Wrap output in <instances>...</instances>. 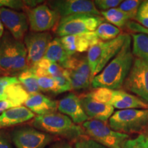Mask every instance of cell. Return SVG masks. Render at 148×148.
<instances>
[{"label": "cell", "instance_id": "34", "mask_svg": "<svg viewBox=\"0 0 148 148\" xmlns=\"http://www.w3.org/2000/svg\"><path fill=\"white\" fill-rule=\"evenodd\" d=\"M20 83L18 77L15 76L3 75L0 76V101L4 99V92L7 86L9 85Z\"/></svg>", "mask_w": 148, "mask_h": 148}, {"label": "cell", "instance_id": "16", "mask_svg": "<svg viewBox=\"0 0 148 148\" xmlns=\"http://www.w3.org/2000/svg\"><path fill=\"white\" fill-rule=\"evenodd\" d=\"M35 117V114L24 106L12 108L0 114V130L21 124Z\"/></svg>", "mask_w": 148, "mask_h": 148}, {"label": "cell", "instance_id": "30", "mask_svg": "<svg viewBox=\"0 0 148 148\" xmlns=\"http://www.w3.org/2000/svg\"><path fill=\"white\" fill-rule=\"evenodd\" d=\"M38 84L40 91L51 92L57 94V85L51 77L43 76L38 77Z\"/></svg>", "mask_w": 148, "mask_h": 148}, {"label": "cell", "instance_id": "39", "mask_svg": "<svg viewBox=\"0 0 148 148\" xmlns=\"http://www.w3.org/2000/svg\"><path fill=\"white\" fill-rule=\"evenodd\" d=\"M49 148H73L67 140H58L53 143Z\"/></svg>", "mask_w": 148, "mask_h": 148}, {"label": "cell", "instance_id": "11", "mask_svg": "<svg viewBox=\"0 0 148 148\" xmlns=\"http://www.w3.org/2000/svg\"><path fill=\"white\" fill-rule=\"evenodd\" d=\"M52 40L49 32H29L24 37L29 67L34 66L43 58L49 42Z\"/></svg>", "mask_w": 148, "mask_h": 148}, {"label": "cell", "instance_id": "29", "mask_svg": "<svg viewBox=\"0 0 148 148\" xmlns=\"http://www.w3.org/2000/svg\"><path fill=\"white\" fill-rule=\"evenodd\" d=\"M141 1L138 0H126V1H122L121 4L119 5V8L120 10L128 14L131 19H135L138 7Z\"/></svg>", "mask_w": 148, "mask_h": 148}, {"label": "cell", "instance_id": "18", "mask_svg": "<svg viewBox=\"0 0 148 148\" xmlns=\"http://www.w3.org/2000/svg\"><path fill=\"white\" fill-rule=\"evenodd\" d=\"M110 104L119 110L148 109V103L121 90H113Z\"/></svg>", "mask_w": 148, "mask_h": 148}, {"label": "cell", "instance_id": "15", "mask_svg": "<svg viewBox=\"0 0 148 148\" xmlns=\"http://www.w3.org/2000/svg\"><path fill=\"white\" fill-rule=\"evenodd\" d=\"M80 98L82 108L88 117L102 122H106L114 113V107L108 103L99 102L92 99L88 94Z\"/></svg>", "mask_w": 148, "mask_h": 148}, {"label": "cell", "instance_id": "10", "mask_svg": "<svg viewBox=\"0 0 148 148\" xmlns=\"http://www.w3.org/2000/svg\"><path fill=\"white\" fill-rule=\"evenodd\" d=\"M47 4L61 18L73 14H90L99 16L101 14L94 1L88 0H55L47 1Z\"/></svg>", "mask_w": 148, "mask_h": 148}, {"label": "cell", "instance_id": "6", "mask_svg": "<svg viewBox=\"0 0 148 148\" xmlns=\"http://www.w3.org/2000/svg\"><path fill=\"white\" fill-rule=\"evenodd\" d=\"M82 125L88 137L107 148H123L129 138V135L116 132L98 120H88Z\"/></svg>", "mask_w": 148, "mask_h": 148}, {"label": "cell", "instance_id": "36", "mask_svg": "<svg viewBox=\"0 0 148 148\" xmlns=\"http://www.w3.org/2000/svg\"><path fill=\"white\" fill-rule=\"evenodd\" d=\"M121 0H96L94 1L96 8L102 11H106L110 9L114 8L121 4Z\"/></svg>", "mask_w": 148, "mask_h": 148}, {"label": "cell", "instance_id": "40", "mask_svg": "<svg viewBox=\"0 0 148 148\" xmlns=\"http://www.w3.org/2000/svg\"><path fill=\"white\" fill-rule=\"evenodd\" d=\"M12 108H13V106L10 103V101L7 100V99L0 101V114Z\"/></svg>", "mask_w": 148, "mask_h": 148}, {"label": "cell", "instance_id": "2", "mask_svg": "<svg viewBox=\"0 0 148 148\" xmlns=\"http://www.w3.org/2000/svg\"><path fill=\"white\" fill-rule=\"evenodd\" d=\"M32 125L42 132L71 141H76L79 138L87 136L82 127L75 124L69 116L60 112L35 116Z\"/></svg>", "mask_w": 148, "mask_h": 148}, {"label": "cell", "instance_id": "3", "mask_svg": "<svg viewBox=\"0 0 148 148\" xmlns=\"http://www.w3.org/2000/svg\"><path fill=\"white\" fill-rule=\"evenodd\" d=\"M127 34H119L108 41L100 40L88 50L87 62L90 70V81L103 69L119 52L126 39Z\"/></svg>", "mask_w": 148, "mask_h": 148}, {"label": "cell", "instance_id": "35", "mask_svg": "<svg viewBox=\"0 0 148 148\" xmlns=\"http://www.w3.org/2000/svg\"><path fill=\"white\" fill-rule=\"evenodd\" d=\"M0 8L10 10H26L27 7L23 1L21 0H0Z\"/></svg>", "mask_w": 148, "mask_h": 148}, {"label": "cell", "instance_id": "33", "mask_svg": "<svg viewBox=\"0 0 148 148\" xmlns=\"http://www.w3.org/2000/svg\"><path fill=\"white\" fill-rule=\"evenodd\" d=\"M75 148H107L92 140L88 136L79 138L75 143Z\"/></svg>", "mask_w": 148, "mask_h": 148}, {"label": "cell", "instance_id": "28", "mask_svg": "<svg viewBox=\"0 0 148 148\" xmlns=\"http://www.w3.org/2000/svg\"><path fill=\"white\" fill-rule=\"evenodd\" d=\"M57 85V94L72 90L71 81H70L69 72L64 69V71L57 77H54Z\"/></svg>", "mask_w": 148, "mask_h": 148}, {"label": "cell", "instance_id": "19", "mask_svg": "<svg viewBox=\"0 0 148 148\" xmlns=\"http://www.w3.org/2000/svg\"><path fill=\"white\" fill-rule=\"evenodd\" d=\"M15 38L8 31L3 33L0 39V69L10 75L14 56V43Z\"/></svg>", "mask_w": 148, "mask_h": 148}, {"label": "cell", "instance_id": "12", "mask_svg": "<svg viewBox=\"0 0 148 148\" xmlns=\"http://www.w3.org/2000/svg\"><path fill=\"white\" fill-rule=\"evenodd\" d=\"M0 18L14 38L21 41L28 28L26 14L10 9L0 8Z\"/></svg>", "mask_w": 148, "mask_h": 148}, {"label": "cell", "instance_id": "41", "mask_svg": "<svg viewBox=\"0 0 148 148\" xmlns=\"http://www.w3.org/2000/svg\"><path fill=\"white\" fill-rule=\"evenodd\" d=\"M23 1L27 9L35 8V7L38 6L39 3L43 2V1H39V0H25Z\"/></svg>", "mask_w": 148, "mask_h": 148}, {"label": "cell", "instance_id": "20", "mask_svg": "<svg viewBox=\"0 0 148 148\" xmlns=\"http://www.w3.org/2000/svg\"><path fill=\"white\" fill-rule=\"evenodd\" d=\"M71 56L62 45L60 38H55L49 42L43 58L64 68Z\"/></svg>", "mask_w": 148, "mask_h": 148}, {"label": "cell", "instance_id": "23", "mask_svg": "<svg viewBox=\"0 0 148 148\" xmlns=\"http://www.w3.org/2000/svg\"><path fill=\"white\" fill-rule=\"evenodd\" d=\"M18 79L29 95L39 93L40 90L38 84V77L30 68L20 73L18 76Z\"/></svg>", "mask_w": 148, "mask_h": 148}, {"label": "cell", "instance_id": "37", "mask_svg": "<svg viewBox=\"0 0 148 148\" xmlns=\"http://www.w3.org/2000/svg\"><path fill=\"white\" fill-rule=\"evenodd\" d=\"M126 26L130 30L132 31V32L136 33H142V34L148 35V29L141 26L140 24L136 23V22L128 21L126 24Z\"/></svg>", "mask_w": 148, "mask_h": 148}, {"label": "cell", "instance_id": "38", "mask_svg": "<svg viewBox=\"0 0 148 148\" xmlns=\"http://www.w3.org/2000/svg\"><path fill=\"white\" fill-rule=\"evenodd\" d=\"M0 148H13L10 137L3 130H0Z\"/></svg>", "mask_w": 148, "mask_h": 148}, {"label": "cell", "instance_id": "43", "mask_svg": "<svg viewBox=\"0 0 148 148\" xmlns=\"http://www.w3.org/2000/svg\"><path fill=\"white\" fill-rule=\"evenodd\" d=\"M0 75H7L6 73H4L3 71H1V69H0Z\"/></svg>", "mask_w": 148, "mask_h": 148}, {"label": "cell", "instance_id": "1", "mask_svg": "<svg viewBox=\"0 0 148 148\" xmlns=\"http://www.w3.org/2000/svg\"><path fill=\"white\" fill-rule=\"evenodd\" d=\"M133 60L132 37L127 34L119 52L108 62L100 73L92 78V86L95 88H107L118 90L123 86L132 66Z\"/></svg>", "mask_w": 148, "mask_h": 148}, {"label": "cell", "instance_id": "13", "mask_svg": "<svg viewBox=\"0 0 148 148\" xmlns=\"http://www.w3.org/2000/svg\"><path fill=\"white\" fill-rule=\"evenodd\" d=\"M60 39L70 56H73L76 53L87 51L90 47L100 41L95 31L79 34L69 35L61 37Z\"/></svg>", "mask_w": 148, "mask_h": 148}, {"label": "cell", "instance_id": "7", "mask_svg": "<svg viewBox=\"0 0 148 148\" xmlns=\"http://www.w3.org/2000/svg\"><path fill=\"white\" fill-rule=\"evenodd\" d=\"M11 138L16 148H45L56 137L32 127L24 126L12 130Z\"/></svg>", "mask_w": 148, "mask_h": 148}, {"label": "cell", "instance_id": "8", "mask_svg": "<svg viewBox=\"0 0 148 148\" xmlns=\"http://www.w3.org/2000/svg\"><path fill=\"white\" fill-rule=\"evenodd\" d=\"M123 86L148 102V62L135 59Z\"/></svg>", "mask_w": 148, "mask_h": 148}, {"label": "cell", "instance_id": "9", "mask_svg": "<svg viewBox=\"0 0 148 148\" xmlns=\"http://www.w3.org/2000/svg\"><path fill=\"white\" fill-rule=\"evenodd\" d=\"M30 30L33 32H45L54 26L60 18L56 11L45 4L25 10Z\"/></svg>", "mask_w": 148, "mask_h": 148}, {"label": "cell", "instance_id": "32", "mask_svg": "<svg viewBox=\"0 0 148 148\" xmlns=\"http://www.w3.org/2000/svg\"><path fill=\"white\" fill-rule=\"evenodd\" d=\"M135 20L141 26L148 29V0L142 1L140 4Z\"/></svg>", "mask_w": 148, "mask_h": 148}, {"label": "cell", "instance_id": "27", "mask_svg": "<svg viewBox=\"0 0 148 148\" xmlns=\"http://www.w3.org/2000/svg\"><path fill=\"white\" fill-rule=\"evenodd\" d=\"M113 90L107 88H96L87 93L94 100L99 102L110 104Z\"/></svg>", "mask_w": 148, "mask_h": 148}, {"label": "cell", "instance_id": "5", "mask_svg": "<svg viewBox=\"0 0 148 148\" xmlns=\"http://www.w3.org/2000/svg\"><path fill=\"white\" fill-rule=\"evenodd\" d=\"M100 16L90 14H73L60 18L56 29V34L60 37L95 32L103 22Z\"/></svg>", "mask_w": 148, "mask_h": 148}, {"label": "cell", "instance_id": "14", "mask_svg": "<svg viewBox=\"0 0 148 148\" xmlns=\"http://www.w3.org/2000/svg\"><path fill=\"white\" fill-rule=\"evenodd\" d=\"M58 110L75 123H83L89 119L82 108L80 98L73 92L67 94L58 101Z\"/></svg>", "mask_w": 148, "mask_h": 148}, {"label": "cell", "instance_id": "42", "mask_svg": "<svg viewBox=\"0 0 148 148\" xmlns=\"http://www.w3.org/2000/svg\"><path fill=\"white\" fill-rule=\"evenodd\" d=\"M3 33H4V29H3V24L1 21V18H0V39L1 38V37L3 36Z\"/></svg>", "mask_w": 148, "mask_h": 148}, {"label": "cell", "instance_id": "22", "mask_svg": "<svg viewBox=\"0 0 148 148\" xmlns=\"http://www.w3.org/2000/svg\"><path fill=\"white\" fill-rule=\"evenodd\" d=\"M131 36L132 38L133 55L137 58L148 62V35L136 33Z\"/></svg>", "mask_w": 148, "mask_h": 148}, {"label": "cell", "instance_id": "25", "mask_svg": "<svg viewBox=\"0 0 148 148\" xmlns=\"http://www.w3.org/2000/svg\"><path fill=\"white\" fill-rule=\"evenodd\" d=\"M121 30L119 27L114 26L108 23H101L95 30V33L99 39L101 40H108L114 39L120 34Z\"/></svg>", "mask_w": 148, "mask_h": 148}, {"label": "cell", "instance_id": "26", "mask_svg": "<svg viewBox=\"0 0 148 148\" xmlns=\"http://www.w3.org/2000/svg\"><path fill=\"white\" fill-rule=\"evenodd\" d=\"M67 71L69 72L72 90L85 89L90 86V84L91 83L90 77L71 70Z\"/></svg>", "mask_w": 148, "mask_h": 148}, {"label": "cell", "instance_id": "24", "mask_svg": "<svg viewBox=\"0 0 148 148\" xmlns=\"http://www.w3.org/2000/svg\"><path fill=\"white\" fill-rule=\"evenodd\" d=\"M101 14L103 18L117 27H122L126 25L130 19H131L128 14L123 12L119 8H114L106 11H101Z\"/></svg>", "mask_w": 148, "mask_h": 148}, {"label": "cell", "instance_id": "21", "mask_svg": "<svg viewBox=\"0 0 148 148\" xmlns=\"http://www.w3.org/2000/svg\"><path fill=\"white\" fill-rule=\"evenodd\" d=\"M29 97V94L21 83L9 85L5 90L4 99L10 101L13 108L21 106Z\"/></svg>", "mask_w": 148, "mask_h": 148}, {"label": "cell", "instance_id": "31", "mask_svg": "<svg viewBox=\"0 0 148 148\" xmlns=\"http://www.w3.org/2000/svg\"><path fill=\"white\" fill-rule=\"evenodd\" d=\"M123 148H148V136L141 134L125 141Z\"/></svg>", "mask_w": 148, "mask_h": 148}, {"label": "cell", "instance_id": "17", "mask_svg": "<svg viewBox=\"0 0 148 148\" xmlns=\"http://www.w3.org/2000/svg\"><path fill=\"white\" fill-rule=\"evenodd\" d=\"M24 105L31 112L38 115L53 113L58 110V102L40 93L29 95Z\"/></svg>", "mask_w": 148, "mask_h": 148}, {"label": "cell", "instance_id": "4", "mask_svg": "<svg viewBox=\"0 0 148 148\" xmlns=\"http://www.w3.org/2000/svg\"><path fill=\"white\" fill-rule=\"evenodd\" d=\"M109 126L116 132L143 134L148 129V109H125L116 111L109 119Z\"/></svg>", "mask_w": 148, "mask_h": 148}]
</instances>
